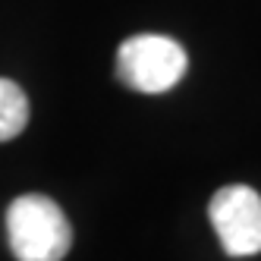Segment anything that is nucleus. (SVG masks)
I'll return each instance as SVG.
<instances>
[{
  "label": "nucleus",
  "mask_w": 261,
  "mask_h": 261,
  "mask_svg": "<svg viewBox=\"0 0 261 261\" xmlns=\"http://www.w3.org/2000/svg\"><path fill=\"white\" fill-rule=\"evenodd\" d=\"M10 249L19 261H60L72 246L69 220L47 195H19L7 208Z\"/></svg>",
  "instance_id": "f257e3e1"
},
{
  "label": "nucleus",
  "mask_w": 261,
  "mask_h": 261,
  "mask_svg": "<svg viewBox=\"0 0 261 261\" xmlns=\"http://www.w3.org/2000/svg\"><path fill=\"white\" fill-rule=\"evenodd\" d=\"M186 50L167 35H136L117 50L120 79L142 95L170 91L186 76Z\"/></svg>",
  "instance_id": "f03ea898"
},
{
  "label": "nucleus",
  "mask_w": 261,
  "mask_h": 261,
  "mask_svg": "<svg viewBox=\"0 0 261 261\" xmlns=\"http://www.w3.org/2000/svg\"><path fill=\"white\" fill-rule=\"evenodd\" d=\"M208 211L227 255L246 258L261 252V195L252 186H223Z\"/></svg>",
  "instance_id": "7ed1b4c3"
},
{
  "label": "nucleus",
  "mask_w": 261,
  "mask_h": 261,
  "mask_svg": "<svg viewBox=\"0 0 261 261\" xmlns=\"http://www.w3.org/2000/svg\"><path fill=\"white\" fill-rule=\"evenodd\" d=\"M25 123H29L25 91L10 79H0V142L16 139L25 129Z\"/></svg>",
  "instance_id": "20e7f679"
}]
</instances>
